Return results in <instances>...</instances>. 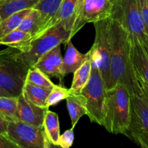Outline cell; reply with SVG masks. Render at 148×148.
Listing matches in <instances>:
<instances>
[{
	"mask_svg": "<svg viewBox=\"0 0 148 148\" xmlns=\"http://www.w3.org/2000/svg\"><path fill=\"white\" fill-rule=\"evenodd\" d=\"M111 59L107 90L123 84L131 95L143 96L131 60V41L129 33L120 23L110 17L109 23Z\"/></svg>",
	"mask_w": 148,
	"mask_h": 148,
	"instance_id": "6da1fadb",
	"label": "cell"
},
{
	"mask_svg": "<svg viewBox=\"0 0 148 148\" xmlns=\"http://www.w3.org/2000/svg\"><path fill=\"white\" fill-rule=\"evenodd\" d=\"M89 51L91 64V75L81 94L86 100V116L90 121L104 127L108 103V93L97 64V58L91 49Z\"/></svg>",
	"mask_w": 148,
	"mask_h": 148,
	"instance_id": "7a4b0ae2",
	"label": "cell"
},
{
	"mask_svg": "<svg viewBox=\"0 0 148 148\" xmlns=\"http://www.w3.org/2000/svg\"><path fill=\"white\" fill-rule=\"evenodd\" d=\"M108 103L104 127L114 134H126L131 121V95L123 84L107 90Z\"/></svg>",
	"mask_w": 148,
	"mask_h": 148,
	"instance_id": "3957f363",
	"label": "cell"
},
{
	"mask_svg": "<svg viewBox=\"0 0 148 148\" xmlns=\"http://www.w3.org/2000/svg\"><path fill=\"white\" fill-rule=\"evenodd\" d=\"M13 48L0 51V86L12 96L23 92L29 68L18 57Z\"/></svg>",
	"mask_w": 148,
	"mask_h": 148,
	"instance_id": "277c9868",
	"label": "cell"
},
{
	"mask_svg": "<svg viewBox=\"0 0 148 148\" xmlns=\"http://www.w3.org/2000/svg\"><path fill=\"white\" fill-rule=\"evenodd\" d=\"M71 32L67 31L61 23H57L31 42V49L26 53L18 52V57L28 68L33 67L44 54L53 48L66 44L71 40Z\"/></svg>",
	"mask_w": 148,
	"mask_h": 148,
	"instance_id": "5b68a950",
	"label": "cell"
},
{
	"mask_svg": "<svg viewBox=\"0 0 148 148\" xmlns=\"http://www.w3.org/2000/svg\"><path fill=\"white\" fill-rule=\"evenodd\" d=\"M111 17L129 32L131 40H137L142 44L148 40L137 0H115L113 2Z\"/></svg>",
	"mask_w": 148,
	"mask_h": 148,
	"instance_id": "8992f818",
	"label": "cell"
},
{
	"mask_svg": "<svg viewBox=\"0 0 148 148\" xmlns=\"http://www.w3.org/2000/svg\"><path fill=\"white\" fill-rule=\"evenodd\" d=\"M7 136L19 148L55 147L46 137L43 127H35L19 120L8 123Z\"/></svg>",
	"mask_w": 148,
	"mask_h": 148,
	"instance_id": "52a82bcc",
	"label": "cell"
},
{
	"mask_svg": "<svg viewBox=\"0 0 148 148\" xmlns=\"http://www.w3.org/2000/svg\"><path fill=\"white\" fill-rule=\"evenodd\" d=\"M110 17L93 23L95 29V38L91 49L97 58L102 76L107 89L110 81L111 41L109 30Z\"/></svg>",
	"mask_w": 148,
	"mask_h": 148,
	"instance_id": "ba28073f",
	"label": "cell"
},
{
	"mask_svg": "<svg viewBox=\"0 0 148 148\" xmlns=\"http://www.w3.org/2000/svg\"><path fill=\"white\" fill-rule=\"evenodd\" d=\"M126 135L141 147L148 148V101L144 96H131V114Z\"/></svg>",
	"mask_w": 148,
	"mask_h": 148,
	"instance_id": "9c48e42d",
	"label": "cell"
},
{
	"mask_svg": "<svg viewBox=\"0 0 148 148\" xmlns=\"http://www.w3.org/2000/svg\"><path fill=\"white\" fill-rule=\"evenodd\" d=\"M112 10L113 2L110 0H81L78 17L71 31V38L87 23H94L111 17Z\"/></svg>",
	"mask_w": 148,
	"mask_h": 148,
	"instance_id": "30bf717a",
	"label": "cell"
},
{
	"mask_svg": "<svg viewBox=\"0 0 148 148\" xmlns=\"http://www.w3.org/2000/svg\"><path fill=\"white\" fill-rule=\"evenodd\" d=\"M49 108L39 106L28 101L23 93L18 96L16 116L17 120L31 124L35 127H42L45 114Z\"/></svg>",
	"mask_w": 148,
	"mask_h": 148,
	"instance_id": "8fae6325",
	"label": "cell"
},
{
	"mask_svg": "<svg viewBox=\"0 0 148 148\" xmlns=\"http://www.w3.org/2000/svg\"><path fill=\"white\" fill-rule=\"evenodd\" d=\"M33 66L40 69L49 78H59V82H62L65 75L62 71V56L60 45L44 54Z\"/></svg>",
	"mask_w": 148,
	"mask_h": 148,
	"instance_id": "7c38bea8",
	"label": "cell"
},
{
	"mask_svg": "<svg viewBox=\"0 0 148 148\" xmlns=\"http://www.w3.org/2000/svg\"><path fill=\"white\" fill-rule=\"evenodd\" d=\"M62 2V0H39L35 6L34 9L39 12L40 23V31L36 38L44 33L55 25V18Z\"/></svg>",
	"mask_w": 148,
	"mask_h": 148,
	"instance_id": "4fadbf2b",
	"label": "cell"
},
{
	"mask_svg": "<svg viewBox=\"0 0 148 148\" xmlns=\"http://www.w3.org/2000/svg\"><path fill=\"white\" fill-rule=\"evenodd\" d=\"M81 0H62L57 14L55 25L61 23L67 31H72L76 21L80 8Z\"/></svg>",
	"mask_w": 148,
	"mask_h": 148,
	"instance_id": "5bb4252c",
	"label": "cell"
},
{
	"mask_svg": "<svg viewBox=\"0 0 148 148\" xmlns=\"http://www.w3.org/2000/svg\"><path fill=\"white\" fill-rule=\"evenodd\" d=\"M131 41V60L137 79L148 82V54L143 44L137 40Z\"/></svg>",
	"mask_w": 148,
	"mask_h": 148,
	"instance_id": "9a60e30c",
	"label": "cell"
},
{
	"mask_svg": "<svg viewBox=\"0 0 148 148\" xmlns=\"http://www.w3.org/2000/svg\"><path fill=\"white\" fill-rule=\"evenodd\" d=\"M66 51L62 58V71L65 76L73 73L86 61L90 59V51L82 53L78 51L73 45L71 39L68 41Z\"/></svg>",
	"mask_w": 148,
	"mask_h": 148,
	"instance_id": "2e32d148",
	"label": "cell"
},
{
	"mask_svg": "<svg viewBox=\"0 0 148 148\" xmlns=\"http://www.w3.org/2000/svg\"><path fill=\"white\" fill-rule=\"evenodd\" d=\"M33 37L28 32L15 29L0 39V45L7 46L18 50L21 53H26L31 49Z\"/></svg>",
	"mask_w": 148,
	"mask_h": 148,
	"instance_id": "e0dca14e",
	"label": "cell"
},
{
	"mask_svg": "<svg viewBox=\"0 0 148 148\" xmlns=\"http://www.w3.org/2000/svg\"><path fill=\"white\" fill-rule=\"evenodd\" d=\"M66 104L72 127L75 128L80 119L87 114L86 100L81 93L71 92L69 96L66 98Z\"/></svg>",
	"mask_w": 148,
	"mask_h": 148,
	"instance_id": "ac0fdd59",
	"label": "cell"
},
{
	"mask_svg": "<svg viewBox=\"0 0 148 148\" xmlns=\"http://www.w3.org/2000/svg\"><path fill=\"white\" fill-rule=\"evenodd\" d=\"M43 127L49 142L55 147L57 146V142L60 136L59 117L57 114L49 111V109L46 110Z\"/></svg>",
	"mask_w": 148,
	"mask_h": 148,
	"instance_id": "d6986e66",
	"label": "cell"
},
{
	"mask_svg": "<svg viewBox=\"0 0 148 148\" xmlns=\"http://www.w3.org/2000/svg\"><path fill=\"white\" fill-rule=\"evenodd\" d=\"M39 0H0L1 20L21 10L33 9Z\"/></svg>",
	"mask_w": 148,
	"mask_h": 148,
	"instance_id": "ffe728a7",
	"label": "cell"
},
{
	"mask_svg": "<svg viewBox=\"0 0 148 148\" xmlns=\"http://www.w3.org/2000/svg\"><path fill=\"white\" fill-rule=\"evenodd\" d=\"M91 64L90 59L86 61L79 68L73 72V79L71 87L70 90L75 94L81 93L82 90L87 84L91 75Z\"/></svg>",
	"mask_w": 148,
	"mask_h": 148,
	"instance_id": "44dd1931",
	"label": "cell"
},
{
	"mask_svg": "<svg viewBox=\"0 0 148 148\" xmlns=\"http://www.w3.org/2000/svg\"><path fill=\"white\" fill-rule=\"evenodd\" d=\"M50 91L51 90L26 83L23 87L22 93L24 95L26 99L32 103L44 108H49L46 106V101Z\"/></svg>",
	"mask_w": 148,
	"mask_h": 148,
	"instance_id": "7402d4cb",
	"label": "cell"
},
{
	"mask_svg": "<svg viewBox=\"0 0 148 148\" xmlns=\"http://www.w3.org/2000/svg\"><path fill=\"white\" fill-rule=\"evenodd\" d=\"M32 9L21 10L10 14L0 22V39L10 32L18 28L20 23Z\"/></svg>",
	"mask_w": 148,
	"mask_h": 148,
	"instance_id": "603a6c76",
	"label": "cell"
},
{
	"mask_svg": "<svg viewBox=\"0 0 148 148\" xmlns=\"http://www.w3.org/2000/svg\"><path fill=\"white\" fill-rule=\"evenodd\" d=\"M17 102L18 96H0V114L8 122L17 121Z\"/></svg>",
	"mask_w": 148,
	"mask_h": 148,
	"instance_id": "cb8c5ba5",
	"label": "cell"
},
{
	"mask_svg": "<svg viewBox=\"0 0 148 148\" xmlns=\"http://www.w3.org/2000/svg\"><path fill=\"white\" fill-rule=\"evenodd\" d=\"M26 83L48 90H52L55 86V84L51 81L49 77L35 66L29 68L26 76Z\"/></svg>",
	"mask_w": 148,
	"mask_h": 148,
	"instance_id": "d4e9b609",
	"label": "cell"
},
{
	"mask_svg": "<svg viewBox=\"0 0 148 148\" xmlns=\"http://www.w3.org/2000/svg\"><path fill=\"white\" fill-rule=\"evenodd\" d=\"M18 29L30 33L33 37V40L36 38L40 31L39 11L34 8L32 9L28 14L23 19Z\"/></svg>",
	"mask_w": 148,
	"mask_h": 148,
	"instance_id": "484cf974",
	"label": "cell"
},
{
	"mask_svg": "<svg viewBox=\"0 0 148 148\" xmlns=\"http://www.w3.org/2000/svg\"><path fill=\"white\" fill-rule=\"evenodd\" d=\"M71 92L70 88L68 89L62 85H55L46 98V106L49 108V106L56 105L62 100L66 99L69 96Z\"/></svg>",
	"mask_w": 148,
	"mask_h": 148,
	"instance_id": "4316f807",
	"label": "cell"
},
{
	"mask_svg": "<svg viewBox=\"0 0 148 148\" xmlns=\"http://www.w3.org/2000/svg\"><path fill=\"white\" fill-rule=\"evenodd\" d=\"M74 128L71 127L66 130L62 135L59 136L57 142V147L62 148H69L73 144L74 141Z\"/></svg>",
	"mask_w": 148,
	"mask_h": 148,
	"instance_id": "83f0119b",
	"label": "cell"
},
{
	"mask_svg": "<svg viewBox=\"0 0 148 148\" xmlns=\"http://www.w3.org/2000/svg\"><path fill=\"white\" fill-rule=\"evenodd\" d=\"M137 1L145 33L148 37V0H137Z\"/></svg>",
	"mask_w": 148,
	"mask_h": 148,
	"instance_id": "f1b7e54d",
	"label": "cell"
},
{
	"mask_svg": "<svg viewBox=\"0 0 148 148\" xmlns=\"http://www.w3.org/2000/svg\"><path fill=\"white\" fill-rule=\"evenodd\" d=\"M0 148H19L8 138L7 135L0 133Z\"/></svg>",
	"mask_w": 148,
	"mask_h": 148,
	"instance_id": "f546056e",
	"label": "cell"
},
{
	"mask_svg": "<svg viewBox=\"0 0 148 148\" xmlns=\"http://www.w3.org/2000/svg\"><path fill=\"white\" fill-rule=\"evenodd\" d=\"M138 81H139V85H140V88L142 89L143 96L148 101V82L142 79H138Z\"/></svg>",
	"mask_w": 148,
	"mask_h": 148,
	"instance_id": "4dcf8cb0",
	"label": "cell"
},
{
	"mask_svg": "<svg viewBox=\"0 0 148 148\" xmlns=\"http://www.w3.org/2000/svg\"><path fill=\"white\" fill-rule=\"evenodd\" d=\"M8 123V121H6V120L1 116V114H0V133H1V134L7 135Z\"/></svg>",
	"mask_w": 148,
	"mask_h": 148,
	"instance_id": "1f68e13d",
	"label": "cell"
},
{
	"mask_svg": "<svg viewBox=\"0 0 148 148\" xmlns=\"http://www.w3.org/2000/svg\"><path fill=\"white\" fill-rule=\"evenodd\" d=\"M0 96H12V95H10L8 92H7L0 86Z\"/></svg>",
	"mask_w": 148,
	"mask_h": 148,
	"instance_id": "d6a6232c",
	"label": "cell"
},
{
	"mask_svg": "<svg viewBox=\"0 0 148 148\" xmlns=\"http://www.w3.org/2000/svg\"><path fill=\"white\" fill-rule=\"evenodd\" d=\"M143 46H144V47H145V50H146L147 53V54H148V40H147V41L144 43Z\"/></svg>",
	"mask_w": 148,
	"mask_h": 148,
	"instance_id": "836d02e7",
	"label": "cell"
},
{
	"mask_svg": "<svg viewBox=\"0 0 148 148\" xmlns=\"http://www.w3.org/2000/svg\"><path fill=\"white\" fill-rule=\"evenodd\" d=\"M1 21V10H0V22Z\"/></svg>",
	"mask_w": 148,
	"mask_h": 148,
	"instance_id": "e575fe53",
	"label": "cell"
},
{
	"mask_svg": "<svg viewBox=\"0 0 148 148\" xmlns=\"http://www.w3.org/2000/svg\"><path fill=\"white\" fill-rule=\"evenodd\" d=\"M110 1H111V2H114L115 1V0H110Z\"/></svg>",
	"mask_w": 148,
	"mask_h": 148,
	"instance_id": "d590c367",
	"label": "cell"
}]
</instances>
